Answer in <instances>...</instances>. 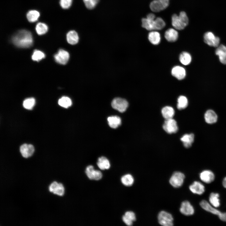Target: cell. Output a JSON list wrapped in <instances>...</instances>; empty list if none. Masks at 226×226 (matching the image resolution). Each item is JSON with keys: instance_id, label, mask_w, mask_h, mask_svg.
<instances>
[{"instance_id": "2", "label": "cell", "mask_w": 226, "mask_h": 226, "mask_svg": "<svg viewBox=\"0 0 226 226\" xmlns=\"http://www.w3.org/2000/svg\"><path fill=\"white\" fill-rule=\"evenodd\" d=\"M188 18L186 13L184 11L180 12L179 15L174 14L172 16V25L176 30H183L188 25Z\"/></svg>"}, {"instance_id": "38", "label": "cell", "mask_w": 226, "mask_h": 226, "mask_svg": "<svg viewBox=\"0 0 226 226\" xmlns=\"http://www.w3.org/2000/svg\"><path fill=\"white\" fill-rule=\"evenodd\" d=\"M45 57V54L42 51L35 50L32 56V59L34 61H38Z\"/></svg>"}, {"instance_id": "34", "label": "cell", "mask_w": 226, "mask_h": 226, "mask_svg": "<svg viewBox=\"0 0 226 226\" xmlns=\"http://www.w3.org/2000/svg\"><path fill=\"white\" fill-rule=\"evenodd\" d=\"M35 30L37 33L39 35H41L45 34L47 32L48 27L45 24L40 22L36 24Z\"/></svg>"}, {"instance_id": "42", "label": "cell", "mask_w": 226, "mask_h": 226, "mask_svg": "<svg viewBox=\"0 0 226 226\" xmlns=\"http://www.w3.org/2000/svg\"><path fill=\"white\" fill-rule=\"evenodd\" d=\"M167 8L169 5L170 0H159Z\"/></svg>"}, {"instance_id": "33", "label": "cell", "mask_w": 226, "mask_h": 226, "mask_svg": "<svg viewBox=\"0 0 226 226\" xmlns=\"http://www.w3.org/2000/svg\"><path fill=\"white\" fill-rule=\"evenodd\" d=\"M40 15L39 13L35 10H31L29 11L27 14V18L28 21L30 22H34L36 21Z\"/></svg>"}, {"instance_id": "19", "label": "cell", "mask_w": 226, "mask_h": 226, "mask_svg": "<svg viewBox=\"0 0 226 226\" xmlns=\"http://www.w3.org/2000/svg\"><path fill=\"white\" fill-rule=\"evenodd\" d=\"M215 54L218 56L220 62L226 64V46L222 44L218 46L216 50Z\"/></svg>"}, {"instance_id": "40", "label": "cell", "mask_w": 226, "mask_h": 226, "mask_svg": "<svg viewBox=\"0 0 226 226\" xmlns=\"http://www.w3.org/2000/svg\"><path fill=\"white\" fill-rule=\"evenodd\" d=\"M72 3V0H60V3L61 7L63 9L69 8Z\"/></svg>"}, {"instance_id": "20", "label": "cell", "mask_w": 226, "mask_h": 226, "mask_svg": "<svg viewBox=\"0 0 226 226\" xmlns=\"http://www.w3.org/2000/svg\"><path fill=\"white\" fill-rule=\"evenodd\" d=\"M151 10L154 12H159L162 11L167 7L159 0H153L149 4Z\"/></svg>"}, {"instance_id": "6", "label": "cell", "mask_w": 226, "mask_h": 226, "mask_svg": "<svg viewBox=\"0 0 226 226\" xmlns=\"http://www.w3.org/2000/svg\"><path fill=\"white\" fill-rule=\"evenodd\" d=\"M203 39L204 42L210 46L218 47L219 46L220 41L219 38L211 32H206L204 34Z\"/></svg>"}, {"instance_id": "4", "label": "cell", "mask_w": 226, "mask_h": 226, "mask_svg": "<svg viewBox=\"0 0 226 226\" xmlns=\"http://www.w3.org/2000/svg\"><path fill=\"white\" fill-rule=\"evenodd\" d=\"M185 178L184 174L180 171L173 173L169 179L170 184L175 188L181 187L183 184Z\"/></svg>"}, {"instance_id": "17", "label": "cell", "mask_w": 226, "mask_h": 226, "mask_svg": "<svg viewBox=\"0 0 226 226\" xmlns=\"http://www.w3.org/2000/svg\"><path fill=\"white\" fill-rule=\"evenodd\" d=\"M205 120L208 124L215 123L218 120V116L215 112L212 110H207L204 115Z\"/></svg>"}, {"instance_id": "1", "label": "cell", "mask_w": 226, "mask_h": 226, "mask_svg": "<svg viewBox=\"0 0 226 226\" xmlns=\"http://www.w3.org/2000/svg\"><path fill=\"white\" fill-rule=\"evenodd\" d=\"M13 43L17 46L23 48L31 47L33 44V38L31 33L25 30L18 31L12 38Z\"/></svg>"}, {"instance_id": "30", "label": "cell", "mask_w": 226, "mask_h": 226, "mask_svg": "<svg viewBox=\"0 0 226 226\" xmlns=\"http://www.w3.org/2000/svg\"><path fill=\"white\" fill-rule=\"evenodd\" d=\"M179 60L182 64L187 65L191 62V57L189 53L186 52H183L180 55Z\"/></svg>"}, {"instance_id": "7", "label": "cell", "mask_w": 226, "mask_h": 226, "mask_svg": "<svg viewBox=\"0 0 226 226\" xmlns=\"http://www.w3.org/2000/svg\"><path fill=\"white\" fill-rule=\"evenodd\" d=\"M85 173L88 177L91 180H99L102 179L103 175L100 170L94 169V166L89 165L85 169Z\"/></svg>"}, {"instance_id": "3", "label": "cell", "mask_w": 226, "mask_h": 226, "mask_svg": "<svg viewBox=\"0 0 226 226\" xmlns=\"http://www.w3.org/2000/svg\"><path fill=\"white\" fill-rule=\"evenodd\" d=\"M158 219L159 223L164 226H172L173 225L174 219L170 213L161 211L158 213Z\"/></svg>"}, {"instance_id": "9", "label": "cell", "mask_w": 226, "mask_h": 226, "mask_svg": "<svg viewBox=\"0 0 226 226\" xmlns=\"http://www.w3.org/2000/svg\"><path fill=\"white\" fill-rule=\"evenodd\" d=\"M49 190L53 194L60 196H62L65 191L63 185L56 181H54L50 184L49 186Z\"/></svg>"}, {"instance_id": "16", "label": "cell", "mask_w": 226, "mask_h": 226, "mask_svg": "<svg viewBox=\"0 0 226 226\" xmlns=\"http://www.w3.org/2000/svg\"><path fill=\"white\" fill-rule=\"evenodd\" d=\"M164 37L168 41L173 42L176 41L178 37V33L175 28H170L167 30L164 33Z\"/></svg>"}, {"instance_id": "26", "label": "cell", "mask_w": 226, "mask_h": 226, "mask_svg": "<svg viewBox=\"0 0 226 226\" xmlns=\"http://www.w3.org/2000/svg\"><path fill=\"white\" fill-rule=\"evenodd\" d=\"M67 42L71 45H75L78 42L79 37L77 32L74 30L69 31L67 35Z\"/></svg>"}, {"instance_id": "23", "label": "cell", "mask_w": 226, "mask_h": 226, "mask_svg": "<svg viewBox=\"0 0 226 226\" xmlns=\"http://www.w3.org/2000/svg\"><path fill=\"white\" fill-rule=\"evenodd\" d=\"M149 41L154 45H158L160 42L161 36L160 33L155 30L151 31L148 34Z\"/></svg>"}, {"instance_id": "14", "label": "cell", "mask_w": 226, "mask_h": 226, "mask_svg": "<svg viewBox=\"0 0 226 226\" xmlns=\"http://www.w3.org/2000/svg\"><path fill=\"white\" fill-rule=\"evenodd\" d=\"M200 179L206 183L213 182L215 179L214 173L211 170H206L202 171L200 174Z\"/></svg>"}, {"instance_id": "32", "label": "cell", "mask_w": 226, "mask_h": 226, "mask_svg": "<svg viewBox=\"0 0 226 226\" xmlns=\"http://www.w3.org/2000/svg\"><path fill=\"white\" fill-rule=\"evenodd\" d=\"M188 105V100L185 96H180L178 99L177 108L180 110L184 109L186 108Z\"/></svg>"}, {"instance_id": "31", "label": "cell", "mask_w": 226, "mask_h": 226, "mask_svg": "<svg viewBox=\"0 0 226 226\" xmlns=\"http://www.w3.org/2000/svg\"><path fill=\"white\" fill-rule=\"evenodd\" d=\"M219 195L218 193H212L209 197V201L211 204L215 207H218L220 205Z\"/></svg>"}, {"instance_id": "27", "label": "cell", "mask_w": 226, "mask_h": 226, "mask_svg": "<svg viewBox=\"0 0 226 226\" xmlns=\"http://www.w3.org/2000/svg\"><path fill=\"white\" fill-rule=\"evenodd\" d=\"M109 126L112 128H116L121 124V118L117 116H112L107 118Z\"/></svg>"}, {"instance_id": "28", "label": "cell", "mask_w": 226, "mask_h": 226, "mask_svg": "<svg viewBox=\"0 0 226 226\" xmlns=\"http://www.w3.org/2000/svg\"><path fill=\"white\" fill-rule=\"evenodd\" d=\"M161 113L165 120L168 119L173 118L175 114V110L171 107L166 106L162 108Z\"/></svg>"}, {"instance_id": "24", "label": "cell", "mask_w": 226, "mask_h": 226, "mask_svg": "<svg viewBox=\"0 0 226 226\" xmlns=\"http://www.w3.org/2000/svg\"><path fill=\"white\" fill-rule=\"evenodd\" d=\"M154 19L143 18L141 19L142 26L149 31L154 30Z\"/></svg>"}, {"instance_id": "41", "label": "cell", "mask_w": 226, "mask_h": 226, "mask_svg": "<svg viewBox=\"0 0 226 226\" xmlns=\"http://www.w3.org/2000/svg\"><path fill=\"white\" fill-rule=\"evenodd\" d=\"M219 219L222 221L226 222V212L221 213L218 215Z\"/></svg>"}, {"instance_id": "37", "label": "cell", "mask_w": 226, "mask_h": 226, "mask_svg": "<svg viewBox=\"0 0 226 226\" xmlns=\"http://www.w3.org/2000/svg\"><path fill=\"white\" fill-rule=\"evenodd\" d=\"M35 104V100L33 98H29L25 99L23 102L24 107L28 110L31 109Z\"/></svg>"}, {"instance_id": "11", "label": "cell", "mask_w": 226, "mask_h": 226, "mask_svg": "<svg viewBox=\"0 0 226 226\" xmlns=\"http://www.w3.org/2000/svg\"><path fill=\"white\" fill-rule=\"evenodd\" d=\"M180 211L185 215L190 216L194 213V210L192 206L188 201H185L181 203Z\"/></svg>"}, {"instance_id": "22", "label": "cell", "mask_w": 226, "mask_h": 226, "mask_svg": "<svg viewBox=\"0 0 226 226\" xmlns=\"http://www.w3.org/2000/svg\"><path fill=\"white\" fill-rule=\"evenodd\" d=\"M200 205L203 209L213 214L218 215L221 213L219 210L213 207L206 200L202 201Z\"/></svg>"}, {"instance_id": "10", "label": "cell", "mask_w": 226, "mask_h": 226, "mask_svg": "<svg viewBox=\"0 0 226 226\" xmlns=\"http://www.w3.org/2000/svg\"><path fill=\"white\" fill-rule=\"evenodd\" d=\"M54 57L57 62L61 64L65 65L69 60V54L67 51L61 49L54 55Z\"/></svg>"}, {"instance_id": "29", "label": "cell", "mask_w": 226, "mask_h": 226, "mask_svg": "<svg viewBox=\"0 0 226 226\" xmlns=\"http://www.w3.org/2000/svg\"><path fill=\"white\" fill-rule=\"evenodd\" d=\"M134 178L131 174H127L122 176L121 178V181L125 186H132L134 182Z\"/></svg>"}, {"instance_id": "8", "label": "cell", "mask_w": 226, "mask_h": 226, "mask_svg": "<svg viewBox=\"0 0 226 226\" xmlns=\"http://www.w3.org/2000/svg\"><path fill=\"white\" fill-rule=\"evenodd\" d=\"M163 127L164 130L169 134L175 133L178 130L177 122L173 118L165 120Z\"/></svg>"}, {"instance_id": "18", "label": "cell", "mask_w": 226, "mask_h": 226, "mask_svg": "<svg viewBox=\"0 0 226 226\" xmlns=\"http://www.w3.org/2000/svg\"><path fill=\"white\" fill-rule=\"evenodd\" d=\"M122 220L124 223L128 226H132L133 222L136 220V216L135 213L132 211H126L122 217Z\"/></svg>"}, {"instance_id": "13", "label": "cell", "mask_w": 226, "mask_h": 226, "mask_svg": "<svg viewBox=\"0 0 226 226\" xmlns=\"http://www.w3.org/2000/svg\"><path fill=\"white\" fill-rule=\"evenodd\" d=\"M190 191L193 193L201 195L205 191L204 185L199 182L195 181L189 186Z\"/></svg>"}, {"instance_id": "43", "label": "cell", "mask_w": 226, "mask_h": 226, "mask_svg": "<svg viewBox=\"0 0 226 226\" xmlns=\"http://www.w3.org/2000/svg\"><path fill=\"white\" fill-rule=\"evenodd\" d=\"M222 184L223 186L226 188V177L223 179Z\"/></svg>"}, {"instance_id": "25", "label": "cell", "mask_w": 226, "mask_h": 226, "mask_svg": "<svg viewBox=\"0 0 226 226\" xmlns=\"http://www.w3.org/2000/svg\"><path fill=\"white\" fill-rule=\"evenodd\" d=\"M97 164L98 167L102 170H108L110 167L109 161L106 157L104 156L98 158Z\"/></svg>"}, {"instance_id": "39", "label": "cell", "mask_w": 226, "mask_h": 226, "mask_svg": "<svg viewBox=\"0 0 226 226\" xmlns=\"http://www.w3.org/2000/svg\"><path fill=\"white\" fill-rule=\"evenodd\" d=\"M86 7L89 9L94 8L100 0H83Z\"/></svg>"}, {"instance_id": "5", "label": "cell", "mask_w": 226, "mask_h": 226, "mask_svg": "<svg viewBox=\"0 0 226 226\" xmlns=\"http://www.w3.org/2000/svg\"><path fill=\"white\" fill-rule=\"evenodd\" d=\"M128 105L127 101L125 99L120 98L114 99L111 102L112 108L121 112H125Z\"/></svg>"}, {"instance_id": "12", "label": "cell", "mask_w": 226, "mask_h": 226, "mask_svg": "<svg viewBox=\"0 0 226 226\" xmlns=\"http://www.w3.org/2000/svg\"><path fill=\"white\" fill-rule=\"evenodd\" d=\"M34 148L30 144H24L20 148V151L22 156L24 158H28L31 156L34 152Z\"/></svg>"}, {"instance_id": "21", "label": "cell", "mask_w": 226, "mask_h": 226, "mask_svg": "<svg viewBox=\"0 0 226 226\" xmlns=\"http://www.w3.org/2000/svg\"><path fill=\"white\" fill-rule=\"evenodd\" d=\"M194 139V135L193 133L185 134L180 138L184 146L186 148H189L191 146Z\"/></svg>"}, {"instance_id": "35", "label": "cell", "mask_w": 226, "mask_h": 226, "mask_svg": "<svg viewBox=\"0 0 226 226\" xmlns=\"http://www.w3.org/2000/svg\"><path fill=\"white\" fill-rule=\"evenodd\" d=\"M165 25V22L161 18L158 17L155 19L154 30H161L163 29Z\"/></svg>"}, {"instance_id": "15", "label": "cell", "mask_w": 226, "mask_h": 226, "mask_svg": "<svg viewBox=\"0 0 226 226\" xmlns=\"http://www.w3.org/2000/svg\"><path fill=\"white\" fill-rule=\"evenodd\" d=\"M172 75L178 80L184 79L186 76V71L184 68L180 66H175L171 70Z\"/></svg>"}, {"instance_id": "36", "label": "cell", "mask_w": 226, "mask_h": 226, "mask_svg": "<svg viewBox=\"0 0 226 226\" xmlns=\"http://www.w3.org/2000/svg\"><path fill=\"white\" fill-rule=\"evenodd\" d=\"M58 103L60 106L65 108H67L71 105L72 102L69 98L63 96L59 99Z\"/></svg>"}]
</instances>
